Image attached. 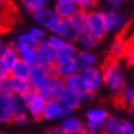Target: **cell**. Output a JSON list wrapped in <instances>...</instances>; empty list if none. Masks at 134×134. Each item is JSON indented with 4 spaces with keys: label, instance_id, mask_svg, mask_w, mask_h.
I'll list each match as a JSON object with an SVG mask.
<instances>
[{
    "label": "cell",
    "instance_id": "8d00e7d4",
    "mask_svg": "<svg viewBox=\"0 0 134 134\" xmlns=\"http://www.w3.org/2000/svg\"><path fill=\"white\" fill-rule=\"evenodd\" d=\"M85 129L90 130V132H93V133H102L103 132V123H97V122H89L86 121L85 123Z\"/></svg>",
    "mask_w": 134,
    "mask_h": 134
},
{
    "label": "cell",
    "instance_id": "44dd1931",
    "mask_svg": "<svg viewBox=\"0 0 134 134\" xmlns=\"http://www.w3.org/2000/svg\"><path fill=\"white\" fill-rule=\"evenodd\" d=\"M55 65H57V70H58V76L63 79V80L77 73L76 64H75L74 59L59 62V63H55Z\"/></svg>",
    "mask_w": 134,
    "mask_h": 134
},
{
    "label": "cell",
    "instance_id": "7402d4cb",
    "mask_svg": "<svg viewBox=\"0 0 134 134\" xmlns=\"http://www.w3.org/2000/svg\"><path fill=\"white\" fill-rule=\"evenodd\" d=\"M77 48L74 43H65L62 48H59L57 51V59H55V63H59V62L63 60H68V59H74L75 55L77 54Z\"/></svg>",
    "mask_w": 134,
    "mask_h": 134
},
{
    "label": "cell",
    "instance_id": "83f0119b",
    "mask_svg": "<svg viewBox=\"0 0 134 134\" xmlns=\"http://www.w3.org/2000/svg\"><path fill=\"white\" fill-rule=\"evenodd\" d=\"M98 40L96 37H93L91 33H85V35H80L79 40H77V44L81 48V51H90L93 47L98 44Z\"/></svg>",
    "mask_w": 134,
    "mask_h": 134
},
{
    "label": "cell",
    "instance_id": "b9f144b4",
    "mask_svg": "<svg viewBox=\"0 0 134 134\" xmlns=\"http://www.w3.org/2000/svg\"><path fill=\"white\" fill-rule=\"evenodd\" d=\"M6 46H8V44H5V43H4L3 41H0V55H1V54H3V52L5 51Z\"/></svg>",
    "mask_w": 134,
    "mask_h": 134
},
{
    "label": "cell",
    "instance_id": "836d02e7",
    "mask_svg": "<svg viewBox=\"0 0 134 134\" xmlns=\"http://www.w3.org/2000/svg\"><path fill=\"white\" fill-rule=\"evenodd\" d=\"M47 42H48V44L51 46L52 48L55 49V51L62 48V47L66 43V42H65L60 36H58V35H51L49 37H47Z\"/></svg>",
    "mask_w": 134,
    "mask_h": 134
},
{
    "label": "cell",
    "instance_id": "9c48e42d",
    "mask_svg": "<svg viewBox=\"0 0 134 134\" xmlns=\"http://www.w3.org/2000/svg\"><path fill=\"white\" fill-rule=\"evenodd\" d=\"M37 52H38V65H42L47 69L48 66L55 64L57 51L52 48L47 41L42 42L37 46Z\"/></svg>",
    "mask_w": 134,
    "mask_h": 134
},
{
    "label": "cell",
    "instance_id": "1f68e13d",
    "mask_svg": "<svg viewBox=\"0 0 134 134\" xmlns=\"http://www.w3.org/2000/svg\"><path fill=\"white\" fill-rule=\"evenodd\" d=\"M0 95L9 96V97L14 96V92H12V86H11V77L10 76L0 80Z\"/></svg>",
    "mask_w": 134,
    "mask_h": 134
},
{
    "label": "cell",
    "instance_id": "7dc6e473",
    "mask_svg": "<svg viewBox=\"0 0 134 134\" xmlns=\"http://www.w3.org/2000/svg\"><path fill=\"white\" fill-rule=\"evenodd\" d=\"M100 134H105V133H100Z\"/></svg>",
    "mask_w": 134,
    "mask_h": 134
},
{
    "label": "cell",
    "instance_id": "ffe728a7",
    "mask_svg": "<svg viewBox=\"0 0 134 134\" xmlns=\"http://www.w3.org/2000/svg\"><path fill=\"white\" fill-rule=\"evenodd\" d=\"M63 110H64V107L62 106L59 101L46 102L44 110H43V118L44 119H55V118L63 117Z\"/></svg>",
    "mask_w": 134,
    "mask_h": 134
},
{
    "label": "cell",
    "instance_id": "f1b7e54d",
    "mask_svg": "<svg viewBox=\"0 0 134 134\" xmlns=\"http://www.w3.org/2000/svg\"><path fill=\"white\" fill-rule=\"evenodd\" d=\"M121 124V121L116 116H108L103 122V132L105 134H116L118 130V127Z\"/></svg>",
    "mask_w": 134,
    "mask_h": 134
},
{
    "label": "cell",
    "instance_id": "9a60e30c",
    "mask_svg": "<svg viewBox=\"0 0 134 134\" xmlns=\"http://www.w3.org/2000/svg\"><path fill=\"white\" fill-rule=\"evenodd\" d=\"M58 101L60 102L63 107L69 108L70 111H74L80 107V105H81V102H82V98L79 93L74 92L71 90L65 89L63 91V93L60 95V97H59Z\"/></svg>",
    "mask_w": 134,
    "mask_h": 134
},
{
    "label": "cell",
    "instance_id": "d4e9b609",
    "mask_svg": "<svg viewBox=\"0 0 134 134\" xmlns=\"http://www.w3.org/2000/svg\"><path fill=\"white\" fill-rule=\"evenodd\" d=\"M114 100H116V102H118L121 105V107H124V108H129L130 106H133L134 105V85L127 86L119 96L114 97Z\"/></svg>",
    "mask_w": 134,
    "mask_h": 134
},
{
    "label": "cell",
    "instance_id": "d6986e66",
    "mask_svg": "<svg viewBox=\"0 0 134 134\" xmlns=\"http://www.w3.org/2000/svg\"><path fill=\"white\" fill-rule=\"evenodd\" d=\"M31 68L32 66L29 63H26L22 59H19L10 69V77H12V79H29Z\"/></svg>",
    "mask_w": 134,
    "mask_h": 134
},
{
    "label": "cell",
    "instance_id": "f6af8a7d",
    "mask_svg": "<svg viewBox=\"0 0 134 134\" xmlns=\"http://www.w3.org/2000/svg\"><path fill=\"white\" fill-rule=\"evenodd\" d=\"M130 80H132V82L134 84V71L132 73V75H130Z\"/></svg>",
    "mask_w": 134,
    "mask_h": 134
},
{
    "label": "cell",
    "instance_id": "277c9868",
    "mask_svg": "<svg viewBox=\"0 0 134 134\" xmlns=\"http://www.w3.org/2000/svg\"><path fill=\"white\" fill-rule=\"evenodd\" d=\"M64 90H65L64 80L60 79V77H52L49 84L46 86L44 89L36 91V92L40 93L46 102H49V101H58Z\"/></svg>",
    "mask_w": 134,
    "mask_h": 134
},
{
    "label": "cell",
    "instance_id": "484cf974",
    "mask_svg": "<svg viewBox=\"0 0 134 134\" xmlns=\"http://www.w3.org/2000/svg\"><path fill=\"white\" fill-rule=\"evenodd\" d=\"M11 86L14 95H17V96H22L24 93L33 90L29 79H12L11 77Z\"/></svg>",
    "mask_w": 134,
    "mask_h": 134
},
{
    "label": "cell",
    "instance_id": "ab89813d",
    "mask_svg": "<svg viewBox=\"0 0 134 134\" xmlns=\"http://www.w3.org/2000/svg\"><path fill=\"white\" fill-rule=\"evenodd\" d=\"M95 95L96 93H93V92H90V91H87V92L84 95V96H81L82 98V102H91L95 98Z\"/></svg>",
    "mask_w": 134,
    "mask_h": 134
},
{
    "label": "cell",
    "instance_id": "603a6c76",
    "mask_svg": "<svg viewBox=\"0 0 134 134\" xmlns=\"http://www.w3.org/2000/svg\"><path fill=\"white\" fill-rule=\"evenodd\" d=\"M108 116H110L108 111L106 108H103V107H93V108L87 110L85 113L86 121H89V122H97V123H103Z\"/></svg>",
    "mask_w": 134,
    "mask_h": 134
},
{
    "label": "cell",
    "instance_id": "cb8c5ba5",
    "mask_svg": "<svg viewBox=\"0 0 134 134\" xmlns=\"http://www.w3.org/2000/svg\"><path fill=\"white\" fill-rule=\"evenodd\" d=\"M19 59H20V57H19V53L16 52V49H15V48H12L10 44L6 46L5 51L3 52V54L0 55V60L3 62V64H4L9 70L11 69L12 65L15 64Z\"/></svg>",
    "mask_w": 134,
    "mask_h": 134
},
{
    "label": "cell",
    "instance_id": "ac0fdd59",
    "mask_svg": "<svg viewBox=\"0 0 134 134\" xmlns=\"http://www.w3.org/2000/svg\"><path fill=\"white\" fill-rule=\"evenodd\" d=\"M14 119L11 97L0 95V123H10Z\"/></svg>",
    "mask_w": 134,
    "mask_h": 134
},
{
    "label": "cell",
    "instance_id": "e0dca14e",
    "mask_svg": "<svg viewBox=\"0 0 134 134\" xmlns=\"http://www.w3.org/2000/svg\"><path fill=\"white\" fill-rule=\"evenodd\" d=\"M64 86H65V89L71 90L74 92L79 93L80 96H84L87 92L80 73H76V74H74V75H71V76L64 79Z\"/></svg>",
    "mask_w": 134,
    "mask_h": 134
},
{
    "label": "cell",
    "instance_id": "7bdbcfd3",
    "mask_svg": "<svg viewBox=\"0 0 134 134\" xmlns=\"http://www.w3.org/2000/svg\"><path fill=\"white\" fill-rule=\"evenodd\" d=\"M128 111H129V114H130V117L134 119V105L133 106H130L129 108H128Z\"/></svg>",
    "mask_w": 134,
    "mask_h": 134
},
{
    "label": "cell",
    "instance_id": "52a82bcc",
    "mask_svg": "<svg viewBox=\"0 0 134 134\" xmlns=\"http://www.w3.org/2000/svg\"><path fill=\"white\" fill-rule=\"evenodd\" d=\"M53 35H58L60 36L65 42L68 43H76L80 35L76 32V30L73 27V25L70 20H62L58 22L55 29L52 31Z\"/></svg>",
    "mask_w": 134,
    "mask_h": 134
},
{
    "label": "cell",
    "instance_id": "60d3db41",
    "mask_svg": "<svg viewBox=\"0 0 134 134\" xmlns=\"http://www.w3.org/2000/svg\"><path fill=\"white\" fill-rule=\"evenodd\" d=\"M47 134H66V133L60 127H57V128H51V129L47 132Z\"/></svg>",
    "mask_w": 134,
    "mask_h": 134
},
{
    "label": "cell",
    "instance_id": "ba28073f",
    "mask_svg": "<svg viewBox=\"0 0 134 134\" xmlns=\"http://www.w3.org/2000/svg\"><path fill=\"white\" fill-rule=\"evenodd\" d=\"M74 60L76 64L77 73H82V71H85L90 68L97 66L98 58L91 51H79L75 58H74Z\"/></svg>",
    "mask_w": 134,
    "mask_h": 134
},
{
    "label": "cell",
    "instance_id": "bcb514c9",
    "mask_svg": "<svg viewBox=\"0 0 134 134\" xmlns=\"http://www.w3.org/2000/svg\"><path fill=\"white\" fill-rule=\"evenodd\" d=\"M3 32H4V30H3L1 27H0V33H3Z\"/></svg>",
    "mask_w": 134,
    "mask_h": 134
},
{
    "label": "cell",
    "instance_id": "ee69618b",
    "mask_svg": "<svg viewBox=\"0 0 134 134\" xmlns=\"http://www.w3.org/2000/svg\"><path fill=\"white\" fill-rule=\"evenodd\" d=\"M82 134H97V133H93V132H90V130H86L85 129V132H84Z\"/></svg>",
    "mask_w": 134,
    "mask_h": 134
},
{
    "label": "cell",
    "instance_id": "7a4b0ae2",
    "mask_svg": "<svg viewBox=\"0 0 134 134\" xmlns=\"http://www.w3.org/2000/svg\"><path fill=\"white\" fill-rule=\"evenodd\" d=\"M89 29L90 33L101 41L108 33L107 25L105 20V11L103 10H92L89 12Z\"/></svg>",
    "mask_w": 134,
    "mask_h": 134
},
{
    "label": "cell",
    "instance_id": "4316f807",
    "mask_svg": "<svg viewBox=\"0 0 134 134\" xmlns=\"http://www.w3.org/2000/svg\"><path fill=\"white\" fill-rule=\"evenodd\" d=\"M60 128L64 132H71V130H76V129H82L85 128V124L81 122L80 118L75 117V116H69L63 119V122L60 124Z\"/></svg>",
    "mask_w": 134,
    "mask_h": 134
},
{
    "label": "cell",
    "instance_id": "f35d334b",
    "mask_svg": "<svg viewBox=\"0 0 134 134\" xmlns=\"http://www.w3.org/2000/svg\"><path fill=\"white\" fill-rule=\"evenodd\" d=\"M10 76V70L3 64V62L0 60V80L1 79H5V77Z\"/></svg>",
    "mask_w": 134,
    "mask_h": 134
},
{
    "label": "cell",
    "instance_id": "d6a6232c",
    "mask_svg": "<svg viewBox=\"0 0 134 134\" xmlns=\"http://www.w3.org/2000/svg\"><path fill=\"white\" fill-rule=\"evenodd\" d=\"M124 59L129 66L134 68V40L129 42L127 41V51L124 54Z\"/></svg>",
    "mask_w": 134,
    "mask_h": 134
},
{
    "label": "cell",
    "instance_id": "7c38bea8",
    "mask_svg": "<svg viewBox=\"0 0 134 134\" xmlns=\"http://www.w3.org/2000/svg\"><path fill=\"white\" fill-rule=\"evenodd\" d=\"M26 106H27V112H30V116L35 121H40L43 118V110H44L46 101L38 92L36 91L33 92L32 97L30 98V101L26 103Z\"/></svg>",
    "mask_w": 134,
    "mask_h": 134
},
{
    "label": "cell",
    "instance_id": "5bb4252c",
    "mask_svg": "<svg viewBox=\"0 0 134 134\" xmlns=\"http://www.w3.org/2000/svg\"><path fill=\"white\" fill-rule=\"evenodd\" d=\"M126 51H127V41L124 40L122 33L117 35V37L113 40V42H112V44L110 47V52H108L107 58L119 62L122 58H124Z\"/></svg>",
    "mask_w": 134,
    "mask_h": 134
},
{
    "label": "cell",
    "instance_id": "2e32d148",
    "mask_svg": "<svg viewBox=\"0 0 134 134\" xmlns=\"http://www.w3.org/2000/svg\"><path fill=\"white\" fill-rule=\"evenodd\" d=\"M70 22L73 25V27L76 30L79 35H85L90 33L89 29V12L79 10V11L70 19Z\"/></svg>",
    "mask_w": 134,
    "mask_h": 134
},
{
    "label": "cell",
    "instance_id": "e575fe53",
    "mask_svg": "<svg viewBox=\"0 0 134 134\" xmlns=\"http://www.w3.org/2000/svg\"><path fill=\"white\" fill-rule=\"evenodd\" d=\"M116 134H134V123L129 121H121Z\"/></svg>",
    "mask_w": 134,
    "mask_h": 134
},
{
    "label": "cell",
    "instance_id": "30bf717a",
    "mask_svg": "<svg viewBox=\"0 0 134 134\" xmlns=\"http://www.w3.org/2000/svg\"><path fill=\"white\" fill-rule=\"evenodd\" d=\"M54 11L62 20H70L79 11L76 0H58L54 5Z\"/></svg>",
    "mask_w": 134,
    "mask_h": 134
},
{
    "label": "cell",
    "instance_id": "8992f818",
    "mask_svg": "<svg viewBox=\"0 0 134 134\" xmlns=\"http://www.w3.org/2000/svg\"><path fill=\"white\" fill-rule=\"evenodd\" d=\"M32 16L33 20L36 21L37 24H40L44 29L49 30L51 32L55 29L58 22L60 21L59 16L54 11V9H48V8H44L40 10V11L35 12V14H32Z\"/></svg>",
    "mask_w": 134,
    "mask_h": 134
},
{
    "label": "cell",
    "instance_id": "6da1fadb",
    "mask_svg": "<svg viewBox=\"0 0 134 134\" xmlns=\"http://www.w3.org/2000/svg\"><path fill=\"white\" fill-rule=\"evenodd\" d=\"M103 74V84L114 95V97L119 96L126 89V76L122 69V65L118 60H113L106 58L103 64L101 65Z\"/></svg>",
    "mask_w": 134,
    "mask_h": 134
},
{
    "label": "cell",
    "instance_id": "4dcf8cb0",
    "mask_svg": "<svg viewBox=\"0 0 134 134\" xmlns=\"http://www.w3.org/2000/svg\"><path fill=\"white\" fill-rule=\"evenodd\" d=\"M29 33L31 35L32 40L35 41L36 46H38L42 42L47 41V35H46V31L43 29H40V27H32V29L29 31Z\"/></svg>",
    "mask_w": 134,
    "mask_h": 134
},
{
    "label": "cell",
    "instance_id": "5b68a950",
    "mask_svg": "<svg viewBox=\"0 0 134 134\" xmlns=\"http://www.w3.org/2000/svg\"><path fill=\"white\" fill-rule=\"evenodd\" d=\"M52 77L49 76L48 71L44 66L42 65H32L31 68V73H30V77L29 80L32 85V89L35 91H40V90L44 89L46 86L49 84Z\"/></svg>",
    "mask_w": 134,
    "mask_h": 134
},
{
    "label": "cell",
    "instance_id": "74e56055",
    "mask_svg": "<svg viewBox=\"0 0 134 134\" xmlns=\"http://www.w3.org/2000/svg\"><path fill=\"white\" fill-rule=\"evenodd\" d=\"M123 1L121 0H108L107 1V5H108V8L110 10H113V11H118V9L122 6Z\"/></svg>",
    "mask_w": 134,
    "mask_h": 134
},
{
    "label": "cell",
    "instance_id": "3957f363",
    "mask_svg": "<svg viewBox=\"0 0 134 134\" xmlns=\"http://www.w3.org/2000/svg\"><path fill=\"white\" fill-rule=\"evenodd\" d=\"M80 74H81L86 90L90 92L96 93L103 85V74H102L101 66H93Z\"/></svg>",
    "mask_w": 134,
    "mask_h": 134
},
{
    "label": "cell",
    "instance_id": "f546056e",
    "mask_svg": "<svg viewBox=\"0 0 134 134\" xmlns=\"http://www.w3.org/2000/svg\"><path fill=\"white\" fill-rule=\"evenodd\" d=\"M21 4H22V6L25 8L26 11L31 12V14H35V12L44 9L47 1L46 0H24Z\"/></svg>",
    "mask_w": 134,
    "mask_h": 134
},
{
    "label": "cell",
    "instance_id": "4fadbf2b",
    "mask_svg": "<svg viewBox=\"0 0 134 134\" xmlns=\"http://www.w3.org/2000/svg\"><path fill=\"white\" fill-rule=\"evenodd\" d=\"M11 102H12V111H14V119L12 122H16L17 124H25L27 122V106L24 102V100L21 98V96L14 95L11 96Z\"/></svg>",
    "mask_w": 134,
    "mask_h": 134
},
{
    "label": "cell",
    "instance_id": "d590c367",
    "mask_svg": "<svg viewBox=\"0 0 134 134\" xmlns=\"http://www.w3.org/2000/svg\"><path fill=\"white\" fill-rule=\"evenodd\" d=\"M76 4L79 6V10L90 12V11H92V10H95L97 3L93 1V0H76Z\"/></svg>",
    "mask_w": 134,
    "mask_h": 134
},
{
    "label": "cell",
    "instance_id": "8fae6325",
    "mask_svg": "<svg viewBox=\"0 0 134 134\" xmlns=\"http://www.w3.org/2000/svg\"><path fill=\"white\" fill-rule=\"evenodd\" d=\"M105 20L107 25L108 32H116L122 30L127 25V16L124 14H121L113 10H107L105 11Z\"/></svg>",
    "mask_w": 134,
    "mask_h": 134
}]
</instances>
